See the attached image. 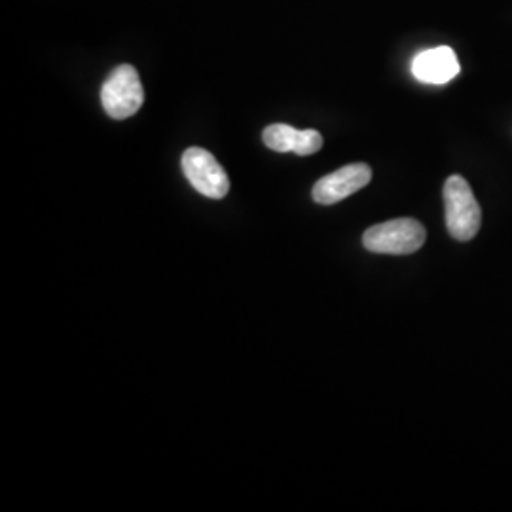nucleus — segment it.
<instances>
[{
  "label": "nucleus",
  "mask_w": 512,
  "mask_h": 512,
  "mask_svg": "<svg viewBox=\"0 0 512 512\" xmlns=\"http://www.w3.org/2000/svg\"><path fill=\"white\" fill-rule=\"evenodd\" d=\"M103 109L114 120H126L137 114L145 103V90L133 65L116 67L101 90Z\"/></svg>",
  "instance_id": "3"
},
{
  "label": "nucleus",
  "mask_w": 512,
  "mask_h": 512,
  "mask_svg": "<svg viewBox=\"0 0 512 512\" xmlns=\"http://www.w3.org/2000/svg\"><path fill=\"white\" fill-rule=\"evenodd\" d=\"M372 181V169L366 164H351L336 169L313 186V200L321 205H334L363 190Z\"/></svg>",
  "instance_id": "5"
},
{
  "label": "nucleus",
  "mask_w": 512,
  "mask_h": 512,
  "mask_svg": "<svg viewBox=\"0 0 512 512\" xmlns=\"http://www.w3.org/2000/svg\"><path fill=\"white\" fill-rule=\"evenodd\" d=\"M459 69L458 55L448 46L423 50L412 61V74L423 84H446L458 76Z\"/></svg>",
  "instance_id": "7"
},
{
  "label": "nucleus",
  "mask_w": 512,
  "mask_h": 512,
  "mask_svg": "<svg viewBox=\"0 0 512 512\" xmlns=\"http://www.w3.org/2000/svg\"><path fill=\"white\" fill-rule=\"evenodd\" d=\"M444 209L446 228L452 238L458 241L475 238L482 224V211L471 186L463 177L454 175L444 184Z\"/></svg>",
  "instance_id": "1"
},
{
  "label": "nucleus",
  "mask_w": 512,
  "mask_h": 512,
  "mask_svg": "<svg viewBox=\"0 0 512 512\" xmlns=\"http://www.w3.org/2000/svg\"><path fill=\"white\" fill-rule=\"evenodd\" d=\"M184 177L190 184L211 200H222L230 190V179L217 158L205 148L192 147L184 150Z\"/></svg>",
  "instance_id": "4"
},
{
  "label": "nucleus",
  "mask_w": 512,
  "mask_h": 512,
  "mask_svg": "<svg viewBox=\"0 0 512 512\" xmlns=\"http://www.w3.org/2000/svg\"><path fill=\"white\" fill-rule=\"evenodd\" d=\"M425 228L416 219L387 220L368 228L363 245L370 253L380 255H412L425 243Z\"/></svg>",
  "instance_id": "2"
},
{
  "label": "nucleus",
  "mask_w": 512,
  "mask_h": 512,
  "mask_svg": "<svg viewBox=\"0 0 512 512\" xmlns=\"http://www.w3.org/2000/svg\"><path fill=\"white\" fill-rule=\"evenodd\" d=\"M264 145L275 152L311 156L323 147V135L315 129H296L289 124H272L262 133Z\"/></svg>",
  "instance_id": "6"
}]
</instances>
